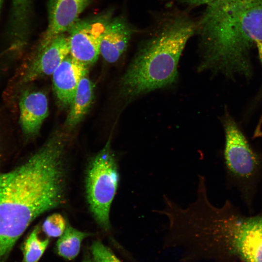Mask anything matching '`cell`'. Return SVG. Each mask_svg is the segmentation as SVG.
<instances>
[{
	"label": "cell",
	"instance_id": "obj_23",
	"mask_svg": "<svg viewBox=\"0 0 262 262\" xmlns=\"http://www.w3.org/2000/svg\"><path fill=\"white\" fill-rule=\"evenodd\" d=\"M1 1H2V0H0V4H1Z\"/></svg>",
	"mask_w": 262,
	"mask_h": 262
},
{
	"label": "cell",
	"instance_id": "obj_8",
	"mask_svg": "<svg viewBox=\"0 0 262 262\" xmlns=\"http://www.w3.org/2000/svg\"><path fill=\"white\" fill-rule=\"evenodd\" d=\"M70 54L68 37L58 35L45 47L38 48L23 70L21 82L26 83L53 74Z\"/></svg>",
	"mask_w": 262,
	"mask_h": 262
},
{
	"label": "cell",
	"instance_id": "obj_6",
	"mask_svg": "<svg viewBox=\"0 0 262 262\" xmlns=\"http://www.w3.org/2000/svg\"><path fill=\"white\" fill-rule=\"evenodd\" d=\"M118 181L117 164L109 139L90 163L86 178L90 210L96 221L105 230L110 229V210Z\"/></svg>",
	"mask_w": 262,
	"mask_h": 262
},
{
	"label": "cell",
	"instance_id": "obj_18",
	"mask_svg": "<svg viewBox=\"0 0 262 262\" xmlns=\"http://www.w3.org/2000/svg\"><path fill=\"white\" fill-rule=\"evenodd\" d=\"M91 250L94 262H121L109 247L99 241L92 244Z\"/></svg>",
	"mask_w": 262,
	"mask_h": 262
},
{
	"label": "cell",
	"instance_id": "obj_5",
	"mask_svg": "<svg viewBox=\"0 0 262 262\" xmlns=\"http://www.w3.org/2000/svg\"><path fill=\"white\" fill-rule=\"evenodd\" d=\"M225 143L224 156L231 181L250 205L262 174V157L251 147L231 114L226 109L221 118Z\"/></svg>",
	"mask_w": 262,
	"mask_h": 262
},
{
	"label": "cell",
	"instance_id": "obj_15",
	"mask_svg": "<svg viewBox=\"0 0 262 262\" xmlns=\"http://www.w3.org/2000/svg\"><path fill=\"white\" fill-rule=\"evenodd\" d=\"M39 229L38 227L34 228L23 244V262H37L49 244V239L39 237Z\"/></svg>",
	"mask_w": 262,
	"mask_h": 262
},
{
	"label": "cell",
	"instance_id": "obj_10",
	"mask_svg": "<svg viewBox=\"0 0 262 262\" xmlns=\"http://www.w3.org/2000/svg\"><path fill=\"white\" fill-rule=\"evenodd\" d=\"M88 67L69 54L55 70L52 74L53 86L61 106L70 107L81 79L88 74Z\"/></svg>",
	"mask_w": 262,
	"mask_h": 262
},
{
	"label": "cell",
	"instance_id": "obj_19",
	"mask_svg": "<svg viewBox=\"0 0 262 262\" xmlns=\"http://www.w3.org/2000/svg\"><path fill=\"white\" fill-rule=\"evenodd\" d=\"M255 48L258 52L259 59L262 69V41H256ZM262 102V80L260 86L254 97L249 104L247 113L248 115L252 113Z\"/></svg>",
	"mask_w": 262,
	"mask_h": 262
},
{
	"label": "cell",
	"instance_id": "obj_21",
	"mask_svg": "<svg viewBox=\"0 0 262 262\" xmlns=\"http://www.w3.org/2000/svg\"><path fill=\"white\" fill-rule=\"evenodd\" d=\"M254 131L257 133H261L262 131V111L256 123Z\"/></svg>",
	"mask_w": 262,
	"mask_h": 262
},
{
	"label": "cell",
	"instance_id": "obj_20",
	"mask_svg": "<svg viewBox=\"0 0 262 262\" xmlns=\"http://www.w3.org/2000/svg\"><path fill=\"white\" fill-rule=\"evenodd\" d=\"M178 2L190 6L208 5L214 0H175Z\"/></svg>",
	"mask_w": 262,
	"mask_h": 262
},
{
	"label": "cell",
	"instance_id": "obj_1",
	"mask_svg": "<svg viewBox=\"0 0 262 262\" xmlns=\"http://www.w3.org/2000/svg\"><path fill=\"white\" fill-rule=\"evenodd\" d=\"M65 145L55 132L25 162L0 174V262L36 217L63 203Z\"/></svg>",
	"mask_w": 262,
	"mask_h": 262
},
{
	"label": "cell",
	"instance_id": "obj_7",
	"mask_svg": "<svg viewBox=\"0 0 262 262\" xmlns=\"http://www.w3.org/2000/svg\"><path fill=\"white\" fill-rule=\"evenodd\" d=\"M112 18L111 12L94 17L78 19L69 29L70 54L89 67L100 54L101 40L106 27Z\"/></svg>",
	"mask_w": 262,
	"mask_h": 262
},
{
	"label": "cell",
	"instance_id": "obj_13",
	"mask_svg": "<svg viewBox=\"0 0 262 262\" xmlns=\"http://www.w3.org/2000/svg\"><path fill=\"white\" fill-rule=\"evenodd\" d=\"M94 89V84L87 74L81 79L69 107L65 123L67 128L75 127L85 116L93 99Z\"/></svg>",
	"mask_w": 262,
	"mask_h": 262
},
{
	"label": "cell",
	"instance_id": "obj_17",
	"mask_svg": "<svg viewBox=\"0 0 262 262\" xmlns=\"http://www.w3.org/2000/svg\"><path fill=\"white\" fill-rule=\"evenodd\" d=\"M31 0H13L14 21L17 28L25 29Z\"/></svg>",
	"mask_w": 262,
	"mask_h": 262
},
{
	"label": "cell",
	"instance_id": "obj_2",
	"mask_svg": "<svg viewBox=\"0 0 262 262\" xmlns=\"http://www.w3.org/2000/svg\"><path fill=\"white\" fill-rule=\"evenodd\" d=\"M200 70L249 82L251 52L262 41V0H214L197 20Z\"/></svg>",
	"mask_w": 262,
	"mask_h": 262
},
{
	"label": "cell",
	"instance_id": "obj_3",
	"mask_svg": "<svg viewBox=\"0 0 262 262\" xmlns=\"http://www.w3.org/2000/svg\"><path fill=\"white\" fill-rule=\"evenodd\" d=\"M197 20L176 8L157 13L120 81L128 100L172 84L185 45L196 33Z\"/></svg>",
	"mask_w": 262,
	"mask_h": 262
},
{
	"label": "cell",
	"instance_id": "obj_12",
	"mask_svg": "<svg viewBox=\"0 0 262 262\" xmlns=\"http://www.w3.org/2000/svg\"><path fill=\"white\" fill-rule=\"evenodd\" d=\"M136 30L121 16L112 18L103 33L100 54L109 63L116 62L126 50Z\"/></svg>",
	"mask_w": 262,
	"mask_h": 262
},
{
	"label": "cell",
	"instance_id": "obj_9",
	"mask_svg": "<svg viewBox=\"0 0 262 262\" xmlns=\"http://www.w3.org/2000/svg\"><path fill=\"white\" fill-rule=\"evenodd\" d=\"M90 0H49V22L38 48L47 45L59 35L68 31L79 19V16L89 4Z\"/></svg>",
	"mask_w": 262,
	"mask_h": 262
},
{
	"label": "cell",
	"instance_id": "obj_16",
	"mask_svg": "<svg viewBox=\"0 0 262 262\" xmlns=\"http://www.w3.org/2000/svg\"><path fill=\"white\" fill-rule=\"evenodd\" d=\"M66 224L64 217L59 213H55L45 219L42 225V229L48 237H60L65 231Z\"/></svg>",
	"mask_w": 262,
	"mask_h": 262
},
{
	"label": "cell",
	"instance_id": "obj_22",
	"mask_svg": "<svg viewBox=\"0 0 262 262\" xmlns=\"http://www.w3.org/2000/svg\"><path fill=\"white\" fill-rule=\"evenodd\" d=\"M83 262H94L91 261L89 260H85Z\"/></svg>",
	"mask_w": 262,
	"mask_h": 262
},
{
	"label": "cell",
	"instance_id": "obj_4",
	"mask_svg": "<svg viewBox=\"0 0 262 262\" xmlns=\"http://www.w3.org/2000/svg\"><path fill=\"white\" fill-rule=\"evenodd\" d=\"M186 236L201 260L224 250L243 262H262V212L247 216L228 200L218 207L203 196L189 213Z\"/></svg>",
	"mask_w": 262,
	"mask_h": 262
},
{
	"label": "cell",
	"instance_id": "obj_11",
	"mask_svg": "<svg viewBox=\"0 0 262 262\" xmlns=\"http://www.w3.org/2000/svg\"><path fill=\"white\" fill-rule=\"evenodd\" d=\"M19 122L23 133L34 136L39 132L49 115L48 100L43 92L28 89L20 95Z\"/></svg>",
	"mask_w": 262,
	"mask_h": 262
},
{
	"label": "cell",
	"instance_id": "obj_14",
	"mask_svg": "<svg viewBox=\"0 0 262 262\" xmlns=\"http://www.w3.org/2000/svg\"><path fill=\"white\" fill-rule=\"evenodd\" d=\"M90 235L74 228L67 223L65 231L56 243L57 253L67 260L74 259L79 253L82 241Z\"/></svg>",
	"mask_w": 262,
	"mask_h": 262
}]
</instances>
